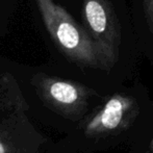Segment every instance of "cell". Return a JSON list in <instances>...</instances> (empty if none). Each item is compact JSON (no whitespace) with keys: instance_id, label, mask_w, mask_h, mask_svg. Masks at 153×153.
<instances>
[{"instance_id":"obj_1","label":"cell","mask_w":153,"mask_h":153,"mask_svg":"<svg viewBox=\"0 0 153 153\" xmlns=\"http://www.w3.org/2000/svg\"><path fill=\"white\" fill-rule=\"evenodd\" d=\"M45 28L59 51L75 64L90 68L103 66L89 32L54 0H36Z\"/></svg>"},{"instance_id":"obj_2","label":"cell","mask_w":153,"mask_h":153,"mask_svg":"<svg viewBox=\"0 0 153 153\" xmlns=\"http://www.w3.org/2000/svg\"><path fill=\"white\" fill-rule=\"evenodd\" d=\"M81 16L95 44L103 70L117 62L122 42L121 26L109 0H83Z\"/></svg>"},{"instance_id":"obj_3","label":"cell","mask_w":153,"mask_h":153,"mask_svg":"<svg viewBox=\"0 0 153 153\" xmlns=\"http://www.w3.org/2000/svg\"><path fill=\"white\" fill-rule=\"evenodd\" d=\"M32 85L41 100L48 107L68 118L79 117L93 94L90 88L76 81L38 73L32 78Z\"/></svg>"},{"instance_id":"obj_4","label":"cell","mask_w":153,"mask_h":153,"mask_svg":"<svg viewBox=\"0 0 153 153\" xmlns=\"http://www.w3.org/2000/svg\"><path fill=\"white\" fill-rule=\"evenodd\" d=\"M135 113V102L129 96L114 95L85 127L88 135L107 134L127 126Z\"/></svg>"},{"instance_id":"obj_5","label":"cell","mask_w":153,"mask_h":153,"mask_svg":"<svg viewBox=\"0 0 153 153\" xmlns=\"http://www.w3.org/2000/svg\"><path fill=\"white\" fill-rule=\"evenodd\" d=\"M144 7L148 26L153 33V0H144Z\"/></svg>"},{"instance_id":"obj_6","label":"cell","mask_w":153,"mask_h":153,"mask_svg":"<svg viewBox=\"0 0 153 153\" xmlns=\"http://www.w3.org/2000/svg\"><path fill=\"white\" fill-rule=\"evenodd\" d=\"M0 153H12L10 148L6 144L5 139H2L1 137H0Z\"/></svg>"},{"instance_id":"obj_7","label":"cell","mask_w":153,"mask_h":153,"mask_svg":"<svg viewBox=\"0 0 153 153\" xmlns=\"http://www.w3.org/2000/svg\"><path fill=\"white\" fill-rule=\"evenodd\" d=\"M152 146H153V144H152Z\"/></svg>"}]
</instances>
